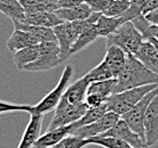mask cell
<instances>
[{
	"label": "cell",
	"mask_w": 158,
	"mask_h": 148,
	"mask_svg": "<svg viewBox=\"0 0 158 148\" xmlns=\"http://www.w3.org/2000/svg\"><path fill=\"white\" fill-rule=\"evenodd\" d=\"M107 111L108 109H107L106 103L100 105V106H98V107L89 108L84 113V115H83L81 119L77 120L76 122L72 123V124H69V126H71V133H72V131H74L75 129H77V128H81V126H83V125H88L90 123H92V122H94V121L99 120Z\"/></svg>",
	"instance_id": "d4e9b609"
},
{
	"label": "cell",
	"mask_w": 158,
	"mask_h": 148,
	"mask_svg": "<svg viewBox=\"0 0 158 148\" xmlns=\"http://www.w3.org/2000/svg\"><path fill=\"white\" fill-rule=\"evenodd\" d=\"M60 50L57 41H48L39 44V56L35 61L26 65L23 71L42 72L60 65Z\"/></svg>",
	"instance_id": "5b68a950"
},
{
	"label": "cell",
	"mask_w": 158,
	"mask_h": 148,
	"mask_svg": "<svg viewBox=\"0 0 158 148\" xmlns=\"http://www.w3.org/2000/svg\"><path fill=\"white\" fill-rule=\"evenodd\" d=\"M144 139L148 147L158 142V95L149 103L144 116Z\"/></svg>",
	"instance_id": "7c38bea8"
},
{
	"label": "cell",
	"mask_w": 158,
	"mask_h": 148,
	"mask_svg": "<svg viewBox=\"0 0 158 148\" xmlns=\"http://www.w3.org/2000/svg\"><path fill=\"white\" fill-rule=\"evenodd\" d=\"M85 0H57L58 8H69L75 7L79 5L83 4Z\"/></svg>",
	"instance_id": "d590c367"
},
{
	"label": "cell",
	"mask_w": 158,
	"mask_h": 148,
	"mask_svg": "<svg viewBox=\"0 0 158 148\" xmlns=\"http://www.w3.org/2000/svg\"><path fill=\"white\" fill-rule=\"evenodd\" d=\"M15 29L23 30L26 32L31 33L36 40L38 42H48V41H57L56 36H55V32L52 27H46V26H38V25H31L27 23L19 22V21H13Z\"/></svg>",
	"instance_id": "e0dca14e"
},
{
	"label": "cell",
	"mask_w": 158,
	"mask_h": 148,
	"mask_svg": "<svg viewBox=\"0 0 158 148\" xmlns=\"http://www.w3.org/2000/svg\"><path fill=\"white\" fill-rule=\"evenodd\" d=\"M143 40L142 33L131 21H127L121 24L111 34L106 36V47L118 46L126 54L135 55Z\"/></svg>",
	"instance_id": "7a4b0ae2"
},
{
	"label": "cell",
	"mask_w": 158,
	"mask_h": 148,
	"mask_svg": "<svg viewBox=\"0 0 158 148\" xmlns=\"http://www.w3.org/2000/svg\"><path fill=\"white\" fill-rule=\"evenodd\" d=\"M116 79L117 82L114 88V94L142 86L158 84V74L147 69L132 54L126 55L125 65Z\"/></svg>",
	"instance_id": "6da1fadb"
},
{
	"label": "cell",
	"mask_w": 158,
	"mask_h": 148,
	"mask_svg": "<svg viewBox=\"0 0 158 148\" xmlns=\"http://www.w3.org/2000/svg\"><path fill=\"white\" fill-rule=\"evenodd\" d=\"M129 7L130 0H111L108 8L102 14L110 17H119L129 9Z\"/></svg>",
	"instance_id": "4dcf8cb0"
},
{
	"label": "cell",
	"mask_w": 158,
	"mask_h": 148,
	"mask_svg": "<svg viewBox=\"0 0 158 148\" xmlns=\"http://www.w3.org/2000/svg\"><path fill=\"white\" fill-rule=\"evenodd\" d=\"M127 148H132V147H127Z\"/></svg>",
	"instance_id": "b9f144b4"
},
{
	"label": "cell",
	"mask_w": 158,
	"mask_h": 148,
	"mask_svg": "<svg viewBox=\"0 0 158 148\" xmlns=\"http://www.w3.org/2000/svg\"><path fill=\"white\" fill-rule=\"evenodd\" d=\"M22 7L25 13H34V11H51L58 9L57 1L51 0H19Z\"/></svg>",
	"instance_id": "4316f807"
},
{
	"label": "cell",
	"mask_w": 158,
	"mask_h": 148,
	"mask_svg": "<svg viewBox=\"0 0 158 148\" xmlns=\"http://www.w3.org/2000/svg\"><path fill=\"white\" fill-rule=\"evenodd\" d=\"M94 11L89 7V5L83 4L69 8H58L55 11V14L60 18L63 22H75V21H82L85 19L92 14Z\"/></svg>",
	"instance_id": "ac0fdd59"
},
{
	"label": "cell",
	"mask_w": 158,
	"mask_h": 148,
	"mask_svg": "<svg viewBox=\"0 0 158 148\" xmlns=\"http://www.w3.org/2000/svg\"><path fill=\"white\" fill-rule=\"evenodd\" d=\"M143 16L146 17V19H147L150 24L158 25V8L157 9H155V11H150V13H148V14L143 15Z\"/></svg>",
	"instance_id": "f35d334b"
},
{
	"label": "cell",
	"mask_w": 158,
	"mask_h": 148,
	"mask_svg": "<svg viewBox=\"0 0 158 148\" xmlns=\"http://www.w3.org/2000/svg\"><path fill=\"white\" fill-rule=\"evenodd\" d=\"M51 1H57V0H51Z\"/></svg>",
	"instance_id": "60d3db41"
},
{
	"label": "cell",
	"mask_w": 158,
	"mask_h": 148,
	"mask_svg": "<svg viewBox=\"0 0 158 148\" xmlns=\"http://www.w3.org/2000/svg\"><path fill=\"white\" fill-rule=\"evenodd\" d=\"M0 11L11 21L23 22L25 18V11L19 0H0Z\"/></svg>",
	"instance_id": "7402d4cb"
},
{
	"label": "cell",
	"mask_w": 158,
	"mask_h": 148,
	"mask_svg": "<svg viewBox=\"0 0 158 148\" xmlns=\"http://www.w3.org/2000/svg\"><path fill=\"white\" fill-rule=\"evenodd\" d=\"M131 22L134 24V26L137 27L139 31H140L141 33H143L150 26V23L148 22L147 19H146V17H144L143 15H140V16H138V17H135L134 19H132Z\"/></svg>",
	"instance_id": "e575fe53"
},
{
	"label": "cell",
	"mask_w": 158,
	"mask_h": 148,
	"mask_svg": "<svg viewBox=\"0 0 158 148\" xmlns=\"http://www.w3.org/2000/svg\"><path fill=\"white\" fill-rule=\"evenodd\" d=\"M158 8V0H148L147 4L144 5L143 9H142V15H146L150 11H155Z\"/></svg>",
	"instance_id": "74e56055"
},
{
	"label": "cell",
	"mask_w": 158,
	"mask_h": 148,
	"mask_svg": "<svg viewBox=\"0 0 158 148\" xmlns=\"http://www.w3.org/2000/svg\"><path fill=\"white\" fill-rule=\"evenodd\" d=\"M89 109V106L86 105L85 101L80 103L74 106H67V107H63V108H56L55 109V115L51 119L49 125H48V130H52L56 128H60V126L69 125L72 123L76 122L84 115V113Z\"/></svg>",
	"instance_id": "ba28073f"
},
{
	"label": "cell",
	"mask_w": 158,
	"mask_h": 148,
	"mask_svg": "<svg viewBox=\"0 0 158 148\" xmlns=\"http://www.w3.org/2000/svg\"><path fill=\"white\" fill-rule=\"evenodd\" d=\"M157 87L158 84H149L113 94L106 101L107 109L122 116L123 114L129 112L134 105H137L149 91L154 90Z\"/></svg>",
	"instance_id": "3957f363"
},
{
	"label": "cell",
	"mask_w": 158,
	"mask_h": 148,
	"mask_svg": "<svg viewBox=\"0 0 158 148\" xmlns=\"http://www.w3.org/2000/svg\"><path fill=\"white\" fill-rule=\"evenodd\" d=\"M126 53L118 46H109L106 47V55L102 61L107 64L114 78H117L122 69L125 65Z\"/></svg>",
	"instance_id": "5bb4252c"
},
{
	"label": "cell",
	"mask_w": 158,
	"mask_h": 148,
	"mask_svg": "<svg viewBox=\"0 0 158 148\" xmlns=\"http://www.w3.org/2000/svg\"><path fill=\"white\" fill-rule=\"evenodd\" d=\"M147 69L158 74V50L149 40H143L139 50L134 55Z\"/></svg>",
	"instance_id": "9a60e30c"
},
{
	"label": "cell",
	"mask_w": 158,
	"mask_h": 148,
	"mask_svg": "<svg viewBox=\"0 0 158 148\" xmlns=\"http://www.w3.org/2000/svg\"><path fill=\"white\" fill-rule=\"evenodd\" d=\"M89 84L90 81L85 75L82 76L81 79L76 80L75 82H73L72 84H69V87L66 88V90H65L59 104L57 105V107L58 108H63V107L74 106V105H77L80 103H83L85 99Z\"/></svg>",
	"instance_id": "8fae6325"
},
{
	"label": "cell",
	"mask_w": 158,
	"mask_h": 148,
	"mask_svg": "<svg viewBox=\"0 0 158 148\" xmlns=\"http://www.w3.org/2000/svg\"><path fill=\"white\" fill-rule=\"evenodd\" d=\"M44 114L38 112H30V121L23 132L22 139L17 148H33V145L41 136Z\"/></svg>",
	"instance_id": "4fadbf2b"
},
{
	"label": "cell",
	"mask_w": 158,
	"mask_h": 148,
	"mask_svg": "<svg viewBox=\"0 0 158 148\" xmlns=\"http://www.w3.org/2000/svg\"><path fill=\"white\" fill-rule=\"evenodd\" d=\"M99 136H110V137L118 138L121 140L125 141L126 144H129L132 148H148L146 140L142 139L137 132H134L127 125V123L122 119H119L109 130Z\"/></svg>",
	"instance_id": "30bf717a"
},
{
	"label": "cell",
	"mask_w": 158,
	"mask_h": 148,
	"mask_svg": "<svg viewBox=\"0 0 158 148\" xmlns=\"http://www.w3.org/2000/svg\"><path fill=\"white\" fill-rule=\"evenodd\" d=\"M98 36H99V34H98L96 24H94V25H91L86 30H84L83 32L80 33L77 39L75 40V42L73 44L72 48H71V51H69L71 56L73 54H76V53L81 51L82 49L88 47V46H90L94 40L97 39Z\"/></svg>",
	"instance_id": "603a6c76"
},
{
	"label": "cell",
	"mask_w": 158,
	"mask_h": 148,
	"mask_svg": "<svg viewBox=\"0 0 158 148\" xmlns=\"http://www.w3.org/2000/svg\"><path fill=\"white\" fill-rule=\"evenodd\" d=\"M6 44H7L8 50L15 53V51L21 50L23 48L30 47V46H33V44H39V42L31 33L23 31V30L15 29L13 34L7 40Z\"/></svg>",
	"instance_id": "ffe728a7"
},
{
	"label": "cell",
	"mask_w": 158,
	"mask_h": 148,
	"mask_svg": "<svg viewBox=\"0 0 158 148\" xmlns=\"http://www.w3.org/2000/svg\"><path fill=\"white\" fill-rule=\"evenodd\" d=\"M143 39H158V25H154V24H150V26L148 27L143 33Z\"/></svg>",
	"instance_id": "8d00e7d4"
},
{
	"label": "cell",
	"mask_w": 158,
	"mask_h": 148,
	"mask_svg": "<svg viewBox=\"0 0 158 148\" xmlns=\"http://www.w3.org/2000/svg\"><path fill=\"white\" fill-rule=\"evenodd\" d=\"M39 56V44H33L30 47L23 48L21 50L15 51L14 54V63L18 71H23L26 65L34 61Z\"/></svg>",
	"instance_id": "44dd1931"
},
{
	"label": "cell",
	"mask_w": 158,
	"mask_h": 148,
	"mask_svg": "<svg viewBox=\"0 0 158 148\" xmlns=\"http://www.w3.org/2000/svg\"><path fill=\"white\" fill-rule=\"evenodd\" d=\"M119 119H121V116L118 114L110 112V111H107L99 120L90 123L88 125H83L81 128H77L74 131H72V134L82 137L84 139L94 137V136H99V134L104 133L107 130H109Z\"/></svg>",
	"instance_id": "9c48e42d"
},
{
	"label": "cell",
	"mask_w": 158,
	"mask_h": 148,
	"mask_svg": "<svg viewBox=\"0 0 158 148\" xmlns=\"http://www.w3.org/2000/svg\"><path fill=\"white\" fill-rule=\"evenodd\" d=\"M146 40H149L151 44H152L155 47H156V49L158 50V39H154V38H151V39H146Z\"/></svg>",
	"instance_id": "ab89813d"
},
{
	"label": "cell",
	"mask_w": 158,
	"mask_h": 148,
	"mask_svg": "<svg viewBox=\"0 0 158 148\" xmlns=\"http://www.w3.org/2000/svg\"><path fill=\"white\" fill-rule=\"evenodd\" d=\"M89 145H98L104 148H127L131 147L125 141L110 136H94L86 139Z\"/></svg>",
	"instance_id": "83f0119b"
},
{
	"label": "cell",
	"mask_w": 158,
	"mask_h": 148,
	"mask_svg": "<svg viewBox=\"0 0 158 148\" xmlns=\"http://www.w3.org/2000/svg\"><path fill=\"white\" fill-rule=\"evenodd\" d=\"M123 23L124 22H123V19L121 17H110V16L100 14L99 18L96 22V27H97L99 36H105L106 38L109 34H111Z\"/></svg>",
	"instance_id": "cb8c5ba5"
},
{
	"label": "cell",
	"mask_w": 158,
	"mask_h": 148,
	"mask_svg": "<svg viewBox=\"0 0 158 148\" xmlns=\"http://www.w3.org/2000/svg\"><path fill=\"white\" fill-rule=\"evenodd\" d=\"M71 133V126L65 125L56 128L52 130H47L46 133L41 134L39 139L34 142L33 148H52L67 134Z\"/></svg>",
	"instance_id": "2e32d148"
},
{
	"label": "cell",
	"mask_w": 158,
	"mask_h": 148,
	"mask_svg": "<svg viewBox=\"0 0 158 148\" xmlns=\"http://www.w3.org/2000/svg\"><path fill=\"white\" fill-rule=\"evenodd\" d=\"M88 145L89 144L86 139L69 133L63 138L57 145H55L52 148H84Z\"/></svg>",
	"instance_id": "f546056e"
},
{
	"label": "cell",
	"mask_w": 158,
	"mask_h": 148,
	"mask_svg": "<svg viewBox=\"0 0 158 148\" xmlns=\"http://www.w3.org/2000/svg\"><path fill=\"white\" fill-rule=\"evenodd\" d=\"M73 75H74V69L72 65H66L64 71L61 73V76L58 83L56 84V87L52 90L47 94L41 100L32 107L33 112H38L41 114H48L51 111H55V108L57 107V105L59 104L63 95H64L66 88L69 87V82L72 80ZM31 111V112H32Z\"/></svg>",
	"instance_id": "277c9868"
},
{
	"label": "cell",
	"mask_w": 158,
	"mask_h": 148,
	"mask_svg": "<svg viewBox=\"0 0 158 148\" xmlns=\"http://www.w3.org/2000/svg\"><path fill=\"white\" fill-rule=\"evenodd\" d=\"M31 105H23V104H14L9 101L0 100V114L6 113H15V112H26L30 113L32 111Z\"/></svg>",
	"instance_id": "1f68e13d"
},
{
	"label": "cell",
	"mask_w": 158,
	"mask_h": 148,
	"mask_svg": "<svg viewBox=\"0 0 158 148\" xmlns=\"http://www.w3.org/2000/svg\"><path fill=\"white\" fill-rule=\"evenodd\" d=\"M85 76L88 78L90 82H94V81H102V80H107L114 78L111 74V71L107 66V64L104 61H101L100 64H98L96 67L92 70H90L89 72L86 73Z\"/></svg>",
	"instance_id": "f1b7e54d"
},
{
	"label": "cell",
	"mask_w": 158,
	"mask_h": 148,
	"mask_svg": "<svg viewBox=\"0 0 158 148\" xmlns=\"http://www.w3.org/2000/svg\"><path fill=\"white\" fill-rule=\"evenodd\" d=\"M23 22L31 25L46 26L54 29L55 26L60 24L63 21L51 11H34V13H25V18Z\"/></svg>",
	"instance_id": "d6986e66"
},
{
	"label": "cell",
	"mask_w": 158,
	"mask_h": 148,
	"mask_svg": "<svg viewBox=\"0 0 158 148\" xmlns=\"http://www.w3.org/2000/svg\"><path fill=\"white\" fill-rule=\"evenodd\" d=\"M85 4L89 5V7L92 9L94 13H104L108 8L111 0H85Z\"/></svg>",
	"instance_id": "d6a6232c"
},
{
	"label": "cell",
	"mask_w": 158,
	"mask_h": 148,
	"mask_svg": "<svg viewBox=\"0 0 158 148\" xmlns=\"http://www.w3.org/2000/svg\"><path fill=\"white\" fill-rule=\"evenodd\" d=\"M116 82H117L116 78L102 80V81L90 82L86 94H98L108 100V98L114 94V88L116 86Z\"/></svg>",
	"instance_id": "484cf974"
},
{
	"label": "cell",
	"mask_w": 158,
	"mask_h": 148,
	"mask_svg": "<svg viewBox=\"0 0 158 148\" xmlns=\"http://www.w3.org/2000/svg\"><path fill=\"white\" fill-rule=\"evenodd\" d=\"M158 95V87L155 88L154 90L149 91L142 99H141L137 105H134L129 112L123 114L121 119L127 123V125L132 129L134 132H137L142 139H144V116H146V111L149 103L152 100V98ZM146 140V139H144Z\"/></svg>",
	"instance_id": "8992f818"
},
{
	"label": "cell",
	"mask_w": 158,
	"mask_h": 148,
	"mask_svg": "<svg viewBox=\"0 0 158 148\" xmlns=\"http://www.w3.org/2000/svg\"><path fill=\"white\" fill-rule=\"evenodd\" d=\"M84 101H85L86 105L89 106V108H92V107H98V106L105 104V103L107 101V99L104 97H101L100 95H98V94H86Z\"/></svg>",
	"instance_id": "836d02e7"
},
{
	"label": "cell",
	"mask_w": 158,
	"mask_h": 148,
	"mask_svg": "<svg viewBox=\"0 0 158 148\" xmlns=\"http://www.w3.org/2000/svg\"><path fill=\"white\" fill-rule=\"evenodd\" d=\"M54 32L57 44L60 50V61L61 64L66 59L71 57V48L77 39L80 32L75 27L73 22H61L54 27Z\"/></svg>",
	"instance_id": "52a82bcc"
}]
</instances>
